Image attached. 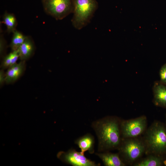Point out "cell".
<instances>
[{
  "instance_id": "5bb4252c",
  "label": "cell",
  "mask_w": 166,
  "mask_h": 166,
  "mask_svg": "<svg viewBox=\"0 0 166 166\" xmlns=\"http://www.w3.org/2000/svg\"><path fill=\"white\" fill-rule=\"evenodd\" d=\"M3 22L6 27L8 33H13L16 30L18 23L16 18L13 14L6 11L3 16Z\"/></svg>"
},
{
  "instance_id": "4fadbf2b",
  "label": "cell",
  "mask_w": 166,
  "mask_h": 166,
  "mask_svg": "<svg viewBox=\"0 0 166 166\" xmlns=\"http://www.w3.org/2000/svg\"><path fill=\"white\" fill-rule=\"evenodd\" d=\"M147 156L135 162L134 166H163L162 156L153 154Z\"/></svg>"
},
{
  "instance_id": "44dd1931",
  "label": "cell",
  "mask_w": 166,
  "mask_h": 166,
  "mask_svg": "<svg viewBox=\"0 0 166 166\" xmlns=\"http://www.w3.org/2000/svg\"><path fill=\"white\" fill-rule=\"evenodd\" d=\"M165 124L166 125V116H165Z\"/></svg>"
},
{
  "instance_id": "ac0fdd59",
  "label": "cell",
  "mask_w": 166,
  "mask_h": 166,
  "mask_svg": "<svg viewBox=\"0 0 166 166\" xmlns=\"http://www.w3.org/2000/svg\"><path fill=\"white\" fill-rule=\"evenodd\" d=\"M6 46V41L2 34L0 36V54L1 56H2L5 51Z\"/></svg>"
},
{
  "instance_id": "3957f363",
  "label": "cell",
  "mask_w": 166,
  "mask_h": 166,
  "mask_svg": "<svg viewBox=\"0 0 166 166\" xmlns=\"http://www.w3.org/2000/svg\"><path fill=\"white\" fill-rule=\"evenodd\" d=\"M122 161L126 164L133 165L144 154L145 147L142 137L122 138L117 148Z\"/></svg>"
},
{
  "instance_id": "277c9868",
  "label": "cell",
  "mask_w": 166,
  "mask_h": 166,
  "mask_svg": "<svg viewBox=\"0 0 166 166\" xmlns=\"http://www.w3.org/2000/svg\"><path fill=\"white\" fill-rule=\"evenodd\" d=\"M73 4L72 24L75 29L80 30L90 22L98 3L96 0H73Z\"/></svg>"
},
{
  "instance_id": "d6986e66",
  "label": "cell",
  "mask_w": 166,
  "mask_h": 166,
  "mask_svg": "<svg viewBox=\"0 0 166 166\" xmlns=\"http://www.w3.org/2000/svg\"><path fill=\"white\" fill-rule=\"evenodd\" d=\"M6 76L3 69L0 71V84L2 85L5 82Z\"/></svg>"
},
{
  "instance_id": "8fae6325",
  "label": "cell",
  "mask_w": 166,
  "mask_h": 166,
  "mask_svg": "<svg viewBox=\"0 0 166 166\" xmlns=\"http://www.w3.org/2000/svg\"><path fill=\"white\" fill-rule=\"evenodd\" d=\"M75 143L81 149V152L82 154H84L87 151L90 154L94 152V138L90 133H87L78 138L75 140Z\"/></svg>"
},
{
  "instance_id": "e0dca14e",
  "label": "cell",
  "mask_w": 166,
  "mask_h": 166,
  "mask_svg": "<svg viewBox=\"0 0 166 166\" xmlns=\"http://www.w3.org/2000/svg\"><path fill=\"white\" fill-rule=\"evenodd\" d=\"M160 81L161 83L166 85V63L161 68L159 72Z\"/></svg>"
},
{
  "instance_id": "7a4b0ae2",
  "label": "cell",
  "mask_w": 166,
  "mask_h": 166,
  "mask_svg": "<svg viewBox=\"0 0 166 166\" xmlns=\"http://www.w3.org/2000/svg\"><path fill=\"white\" fill-rule=\"evenodd\" d=\"M142 138L145 147V155H166V125L165 123L154 121L147 128Z\"/></svg>"
},
{
  "instance_id": "2e32d148",
  "label": "cell",
  "mask_w": 166,
  "mask_h": 166,
  "mask_svg": "<svg viewBox=\"0 0 166 166\" xmlns=\"http://www.w3.org/2000/svg\"><path fill=\"white\" fill-rule=\"evenodd\" d=\"M13 34L10 46L12 51L17 50L24 42L27 36L17 30Z\"/></svg>"
},
{
  "instance_id": "ba28073f",
  "label": "cell",
  "mask_w": 166,
  "mask_h": 166,
  "mask_svg": "<svg viewBox=\"0 0 166 166\" xmlns=\"http://www.w3.org/2000/svg\"><path fill=\"white\" fill-rule=\"evenodd\" d=\"M153 102L158 107L166 108V85L155 81L152 87Z\"/></svg>"
},
{
  "instance_id": "30bf717a",
  "label": "cell",
  "mask_w": 166,
  "mask_h": 166,
  "mask_svg": "<svg viewBox=\"0 0 166 166\" xmlns=\"http://www.w3.org/2000/svg\"><path fill=\"white\" fill-rule=\"evenodd\" d=\"M105 166H125L126 164L121 159L118 153L108 152L95 153Z\"/></svg>"
},
{
  "instance_id": "9a60e30c",
  "label": "cell",
  "mask_w": 166,
  "mask_h": 166,
  "mask_svg": "<svg viewBox=\"0 0 166 166\" xmlns=\"http://www.w3.org/2000/svg\"><path fill=\"white\" fill-rule=\"evenodd\" d=\"M19 58L18 50L12 51L4 57L1 66L2 69L8 68L16 63Z\"/></svg>"
},
{
  "instance_id": "52a82bcc",
  "label": "cell",
  "mask_w": 166,
  "mask_h": 166,
  "mask_svg": "<svg viewBox=\"0 0 166 166\" xmlns=\"http://www.w3.org/2000/svg\"><path fill=\"white\" fill-rule=\"evenodd\" d=\"M57 158L67 164L73 166H99L100 164L87 158L84 154L73 149H71L66 152L61 151L57 155Z\"/></svg>"
},
{
  "instance_id": "7c38bea8",
  "label": "cell",
  "mask_w": 166,
  "mask_h": 166,
  "mask_svg": "<svg viewBox=\"0 0 166 166\" xmlns=\"http://www.w3.org/2000/svg\"><path fill=\"white\" fill-rule=\"evenodd\" d=\"M34 49V44L32 38L27 36L24 42L18 50L19 58L21 61H26L33 55Z\"/></svg>"
},
{
  "instance_id": "5b68a950",
  "label": "cell",
  "mask_w": 166,
  "mask_h": 166,
  "mask_svg": "<svg viewBox=\"0 0 166 166\" xmlns=\"http://www.w3.org/2000/svg\"><path fill=\"white\" fill-rule=\"evenodd\" d=\"M44 10L57 20L63 19L73 13V0H42Z\"/></svg>"
},
{
  "instance_id": "8992f818",
  "label": "cell",
  "mask_w": 166,
  "mask_h": 166,
  "mask_svg": "<svg viewBox=\"0 0 166 166\" xmlns=\"http://www.w3.org/2000/svg\"><path fill=\"white\" fill-rule=\"evenodd\" d=\"M147 118L142 115L134 119L121 120L120 129L122 138H127L140 136L146 130Z\"/></svg>"
},
{
  "instance_id": "9c48e42d",
  "label": "cell",
  "mask_w": 166,
  "mask_h": 166,
  "mask_svg": "<svg viewBox=\"0 0 166 166\" xmlns=\"http://www.w3.org/2000/svg\"><path fill=\"white\" fill-rule=\"evenodd\" d=\"M25 67V61H21L8 68L5 73L6 83L9 84L17 80L23 73Z\"/></svg>"
},
{
  "instance_id": "ffe728a7",
  "label": "cell",
  "mask_w": 166,
  "mask_h": 166,
  "mask_svg": "<svg viewBox=\"0 0 166 166\" xmlns=\"http://www.w3.org/2000/svg\"><path fill=\"white\" fill-rule=\"evenodd\" d=\"M163 165L166 166V155L162 156Z\"/></svg>"
},
{
  "instance_id": "6da1fadb",
  "label": "cell",
  "mask_w": 166,
  "mask_h": 166,
  "mask_svg": "<svg viewBox=\"0 0 166 166\" xmlns=\"http://www.w3.org/2000/svg\"><path fill=\"white\" fill-rule=\"evenodd\" d=\"M121 120L117 117L107 116L93 121L91 126L98 140L99 152L117 149L122 140Z\"/></svg>"
}]
</instances>
